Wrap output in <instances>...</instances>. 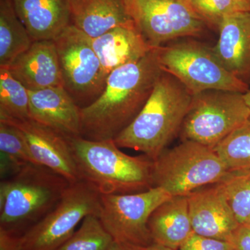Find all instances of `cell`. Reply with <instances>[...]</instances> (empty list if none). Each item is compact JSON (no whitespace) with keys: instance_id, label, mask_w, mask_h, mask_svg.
Returning a JSON list of instances; mask_svg holds the SVG:
<instances>
[{"instance_id":"6da1fadb","label":"cell","mask_w":250,"mask_h":250,"mask_svg":"<svg viewBox=\"0 0 250 250\" xmlns=\"http://www.w3.org/2000/svg\"><path fill=\"white\" fill-rule=\"evenodd\" d=\"M157 48L108 75L103 93L93 103L80 108L82 137L92 141L113 140L134 121L163 71Z\"/></svg>"},{"instance_id":"7a4b0ae2","label":"cell","mask_w":250,"mask_h":250,"mask_svg":"<svg viewBox=\"0 0 250 250\" xmlns=\"http://www.w3.org/2000/svg\"><path fill=\"white\" fill-rule=\"evenodd\" d=\"M192 98L177 79L162 71L142 110L113 141L155 160L180 134Z\"/></svg>"},{"instance_id":"3957f363","label":"cell","mask_w":250,"mask_h":250,"mask_svg":"<svg viewBox=\"0 0 250 250\" xmlns=\"http://www.w3.org/2000/svg\"><path fill=\"white\" fill-rule=\"evenodd\" d=\"M80 180L101 195H124L149 190L153 186L154 161L146 155L122 152L113 140L69 139Z\"/></svg>"},{"instance_id":"277c9868","label":"cell","mask_w":250,"mask_h":250,"mask_svg":"<svg viewBox=\"0 0 250 250\" xmlns=\"http://www.w3.org/2000/svg\"><path fill=\"white\" fill-rule=\"evenodd\" d=\"M70 185L45 166H23L1 181L0 228L22 236L57 205Z\"/></svg>"},{"instance_id":"5b68a950","label":"cell","mask_w":250,"mask_h":250,"mask_svg":"<svg viewBox=\"0 0 250 250\" xmlns=\"http://www.w3.org/2000/svg\"><path fill=\"white\" fill-rule=\"evenodd\" d=\"M185 38L158 47L163 71L177 79L192 95L219 90L246 93L250 85L235 77L220 62L213 49Z\"/></svg>"},{"instance_id":"8992f818","label":"cell","mask_w":250,"mask_h":250,"mask_svg":"<svg viewBox=\"0 0 250 250\" xmlns=\"http://www.w3.org/2000/svg\"><path fill=\"white\" fill-rule=\"evenodd\" d=\"M229 172L213 148L183 141L166 149L154 161L153 186L172 197L188 196L197 189L218 183Z\"/></svg>"},{"instance_id":"52a82bcc","label":"cell","mask_w":250,"mask_h":250,"mask_svg":"<svg viewBox=\"0 0 250 250\" xmlns=\"http://www.w3.org/2000/svg\"><path fill=\"white\" fill-rule=\"evenodd\" d=\"M250 116L243 93L207 90L192 95L180 136L213 149Z\"/></svg>"},{"instance_id":"ba28073f","label":"cell","mask_w":250,"mask_h":250,"mask_svg":"<svg viewBox=\"0 0 250 250\" xmlns=\"http://www.w3.org/2000/svg\"><path fill=\"white\" fill-rule=\"evenodd\" d=\"M101 194L83 181L70 184L60 201L22 236V250H56L89 215H100Z\"/></svg>"},{"instance_id":"9c48e42d","label":"cell","mask_w":250,"mask_h":250,"mask_svg":"<svg viewBox=\"0 0 250 250\" xmlns=\"http://www.w3.org/2000/svg\"><path fill=\"white\" fill-rule=\"evenodd\" d=\"M64 88L80 108L103 93L107 75L92 44V39L70 24L54 40Z\"/></svg>"},{"instance_id":"30bf717a","label":"cell","mask_w":250,"mask_h":250,"mask_svg":"<svg viewBox=\"0 0 250 250\" xmlns=\"http://www.w3.org/2000/svg\"><path fill=\"white\" fill-rule=\"evenodd\" d=\"M172 197L159 187L136 193L102 195L99 218L113 241L132 247L149 246L154 243L148 228L149 217Z\"/></svg>"},{"instance_id":"8fae6325","label":"cell","mask_w":250,"mask_h":250,"mask_svg":"<svg viewBox=\"0 0 250 250\" xmlns=\"http://www.w3.org/2000/svg\"><path fill=\"white\" fill-rule=\"evenodd\" d=\"M128 12L152 47L199 37L208 27L188 0H126Z\"/></svg>"},{"instance_id":"7c38bea8","label":"cell","mask_w":250,"mask_h":250,"mask_svg":"<svg viewBox=\"0 0 250 250\" xmlns=\"http://www.w3.org/2000/svg\"><path fill=\"white\" fill-rule=\"evenodd\" d=\"M0 121L18 129L38 164L50 169L70 184L81 181L68 139L31 118H0Z\"/></svg>"},{"instance_id":"4fadbf2b","label":"cell","mask_w":250,"mask_h":250,"mask_svg":"<svg viewBox=\"0 0 250 250\" xmlns=\"http://www.w3.org/2000/svg\"><path fill=\"white\" fill-rule=\"evenodd\" d=\"M194 233L229 241L238 223L218 184L200 188L187 196Z\"/></svg>"},{"instance_id":"5bb4252c","label":"cell","mask_w":250,"mask_h":250,"mask_svg":"<svg viewBox=\"0 0 250 250\" xmlns=\"http://www.w3.org/2000/svg\"><path fill=\"white\" fill-rule=\"evenodd\" d=\"M29 117L67 139L81 136L80 108L64 87L28 90Z\"/></svg>"},{"instance_id":"9a60e30c","label":"cell","mask_w":250,"mask_h":250,"mask_svg":"<svg viewBox=\"0 0 250 250\" xmlns=\"http://www.w3.org/2000/svg\"><path fill=\"white\" fill-rule=\"evenodd\" d=\"M218 30L215 55L235 77L250 85V10L227 16Z\"/></svg>"},{"instance_id":"2e32d148","label":"cell","mask_w":250,"mask_h":250,"mask_svg":"<svg viewBox=\"0 0 250 250\" xmlns=\"http://www.w3.org/2000/svg\"><path fill=\"white\" fill-rule=\"evenodd\" d=\"M6 68L27 90L64 87L54 41H34L31 47Z\"/></svg>"},{"instance_id":"e0dca14e","label":"cell","mask_w":250,"mask_h":250,"mask_svg":"<svg viewBox=\"0 0 250 250\" xmlns=\"http://www.w3.org/2000/svg\"><path fill=\"white\" fill-rule=\"evenodd\" d=\"M92 44L107 76L115 69L136 62L156 48L147 42L135 23L113 28L92 39Z\"/></svg>"},{"instance_id":"ac0fdd59","label":"cell","mask_w":250,"mask_h":250,"mask_svg":"<svg viewBox=\"0 0 250 250\" xmlns=\"http://www.w3.org/2000/svg\"><path fill=\"white\" fill-rule=\"evenodd\" d=\"M33 41H54L71 24L69 0H12Z\"/></svg>"},{"instance_id":"d6986e66","label":"cell","mask_w":250,"mask_h":250,"mask_svg":"<svg viewBox=\"0 0 250 250\" xmlns=\"http://www.w3.org/2000/svg\"><path fill=\"white\" fill-rule=\"evenodd\" d=\"M71 24L95 39L113 28L135 23L126 0H69Z\"/></svg>"},{"instance_id":"ffe728a7","label":"cell","mask_w":250,"mask_h":250,"mask_svg":"<svg viewBox=\"0 0 250 250\" xmlns=\"http://www.w3.org/2000/svg\"><path fill=\"white\" fill-rule=\"evenodd\" d=\"M148 228L154 243L178 250L193 234L187 196H174L152 212Z\"/></svg>"},{"instance_id":"44dd1931","label":"cell","mask_w":250,"mask_h":250,"mask_svg":"<svg viewBox=\"0 0 250 250\" xmlns=\"http://www.w3.org/2000/svg\"><path fill=\"white\" fill-rule=\"evenodd\" d=\"M33 42L12 0H0V67H9Z\"/></svg>"},{"instance_id":"7402d4cb","label":"cell","mask_w":250,"mask_h":250,"mask_svg":"<svg viewBox=\"0 0 250 250\" xmlns=\"http://www.w3.org/2000/svg\"><path fill=\"white\" fill-rule=\"evenodd\" d=\"M213 149L229 172L250 170V116Z\"/></svg>"},{"instance_id":"603a6c76","label":"cell","mask_w":250,"mask_h":250,"mask_svg":"<svg viewBox=\"0 0 250 250\" xmlns=\"http://www.w3.org/2000/svg\"><path fill=\"white\" fill-rule=\"evenodd\" d=\"M0 118H30L28 90L6 67H0Z\"/></svg>"},{"instance_id":"cb8c5ba5","label":"cell","mask_w":250,"mask_h":250,"mask_svg":"<svg viewBox=\"0 0 250 250\" xmlns=\"http://www.w3.org/2000/svg\"><path fill=\"white\" fill-rule=\"evenodd\" d=\"M217 184L238 223H246L250 217V171L229 172Z\"/></svg>"},{"instance_id":"d4e9b609","label":"cell","mask_w":250,"mask_h":250,"mask_svg":"<svg viewBox=\"0 0 250 250\" xmlns=\"http://www.w3.org/2000/svg\"><path fill=\"white\" fill-rule=\"evenodd\" d=\"M113 242L98 215H89L80 228L56 250H108Z\"/></svg>"},{"instance_id":"484cf974","label":"cell","mask_w":250,"mask_h":250,"mask_svg":"<svg viewBox=\"0 0 250 250\" xmlns=\"http://www.w3.org/2000/svg\"><path fill=\"white\" fill-rule=\"evenodd\" d=\"M188 2L207 27L215 29L227 16L250 10L239 0H188Z\"/></svg>"},{"instance_id":"4316f807","label":"cell","mask_w":250,"mask_h":250,"mask_svg":"<svg viewBox=\"0 0 250 250\" xmlns=\"http://www.w3.org/2000/svg\"><path fill=\"white\" fill-rule=\"evenodd\" d=\"M0 154L20 167L38 164L22 134L13 125L3 121H0Z\"/></svg>"},{"instance_id":"83f0119b","label":"cell","mask_w":250,"mask_h":250,"mask_svg":"<svg viewBox=\"0 0 250 250\" xmlns=\"http://www.w3.org/2000/svg\"><path fill=\"white\" fill-rule=\"evenodd\" d=\"M178 250H233L228 241L213 239L193 233Z\"/></svg>"},{"instance_id":"f1b7e54d","label":"cell","mask_w":250,"mask_h":250,"mask_svg":"<svg viewBox=\"0 0 250 250\" xmlns=\"http://www.w3.org/2000/svg\"><path fill=\"white\" fill-rule=\"evenodd\" d=\"M229 243L233 250H250V225L241 224L233 231Z\"/></svg>"},{"instance_id":"f546056e","label":"cell","mask_w":250,"mask_h":250,"mask_svg":"<svg viewBox=\"0 0 250 250\" xmlns=\"http://www.w3.org/2000/svg\"><path fill=\"white\" fill-rule=\"evenodd\" d=\"M22 236L0 228V250H22Z\"/></svg>"},{"instance_id":"4dcf8cb0","label":"cell","mask_w":250,"mask_h":250,"mask_svg":"<svg viewBox=\"0 0 250 250\" xmlns=\"http://www.w3.org/2000/svg\"><path fill=\"white\" fill-rule=\"evenodd\" d=\"M136 250H175L167 247L161 246V245L153 243L147 247H134Z\"/></svg>"},{"instance_id":"1f68e13d","label":"cell","mask_w":250,"mask_h":250,"mask_svg":"<svg viewBox=\"0 0 250 250\" xmlns=\"http://www.w3.org/2000/svg\"><path fill=\"white\" fill-rule=\"evenodd\" d=\"M108 250H136V249L134 247L126 246V245L113 241Z\"/></svg>"},{"instance_id":"d6a6232c","label":"cell","mask_w":250,"mask_h":250,"mask_svg":"<svg viewBox=\"0 0 250 250\" xmlns=\"http://www.w3.org/2000/svg\"><path fill=\"white\" fill-rule=\"evenodd\" d=\"M244 95L245 100H246L247 105L250 109V89L247 93L243 94Z\"/></svg>"},{"instance_id":"836d02e7","label":"cell","mask_w":250,"mask_h":250,"mask_svg":"<svg viewBox=\"0 0 250 250\" xmlns=\"http://www.w3.org/2000/svg\"><path fill=\"white\" fill-rule=\"evenodd\" d=\"M239 1H241L242 2L244 3V4L248 5V6L250 7V0H239Z\"/></svg>"},{"instance_id":"e575fe53","label":"cell","mask_w":250,"mask_h":250,"mask_svg":"<svg viewBox=\"0 0 250 250\" xmlns=\"http://www.w3.org/2000/svg\"><path fill=\"white\" fill-rule=\"evenodd\" d=\"M244 224H247V225H250V217L249 218H248V220H247L246 223H245Z\"/></svg>"},{"instance_id":"d590c367","label":"cell","mask_w":250,"mask_h":250,"mask_svg":"<svg viewBox=\"0 0 250 250\" xmlns=\"http://www.w3.org/2000/svg\"></svg>"}]
</instances>
